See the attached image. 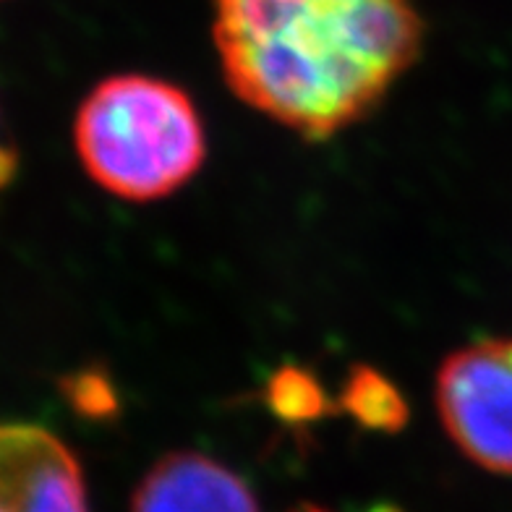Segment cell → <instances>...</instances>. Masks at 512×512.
Instances as JSON below:
<instances>
[{"mask_svg": "<svg viewBox=\"0 0 512 512\" xmlns=\"http://www.w3.org/2000/svg\"><path fill=\"white\" fill-rule=\"evenodd\" d=\"M296 512H324V510H319V507H304V510H296Z\"/></svg>", "mask_w": 512, "mask_h": 512, "instance_id": "cell-9", "label": "cell"}, {"mask_svg": "<svg viewBox=\"0 0 512 512\" xmlns=\"http://www.w3.org/2000/svg\"><path fill=\"white\" fill-rule=\"evenodd\" d=\"M74 142L89 178L128 202H152L196 176L207 155L202 118L181 87L110 76L81 102Z\"/></svg>", "mask_w": 512, "mask_h": 512, "instance_id": "cell-2", "label": "cell"}, {"mask_svg": "<svg viewBox=\"0 0 512 512\" xmlns=\"http://www.w3.org/2000/svg\"><path fill=\"white\" fill-rule=\"evenodd\" d=\"M270 403L288 421H309L324 411L319 384L298 369H283L270 382Z\"/></svg>", "mask_w": 512, "mask_h": 512, "instance_id": "cell-7", "label": "cell"}, {"mask_svg": "<svg viewBox=\"0 0 512 512\" xmlns=\"http://www.w3.org/2000/svg\"><path fill=\"white\" fill-rule=\"evenodd\" d=\"M343 403L364 426L371 429H398L405 424V403L400 392L377 371L358 366L343 390Z\"/></svg>", "mask_w": 512, "mask_h": 512, "instance_id": "cell-6", "label": "cell"}, {"mask_svg": "<svg viewBox=\"0 0 512 512\" xmlns=\"http://www.w3.org/2000/svg\"><path fill=\"white\" fill-rule=\"evenodd\" d=\"M14 168H16L14 155H11L8 149H0V186L11 181V176H14Z\"/></svg>", "mask_w": 512, "mask_h": 512, "instance_id": "cell-8", "label": "cell"}, {"mask_svg": "<svg viewBox=\"0 0 512 512\" xmlns=\"http://www.w3.org/2000/svg\"><path fill=\"white\" fill-rule=\"evenodd\" d=\"M437 411L473 463L512 473V340L489 337L447 356L437 374Z\"/></svg>", "mask_w": 512, "mask_h": 512, "instance_id": "cell-3", "label": "cell"}, {"mask_svg": "<svg viewBox=\"0 0 512 512\" xmlns=\"http://www.w3.org/2000/svg\"><path fill=\"white\" fill-rule=\"evenodd\" d=\"M0 512H89L76 455L34 424H0Z\"/></svg>", "mask_w": 512, "mask_h": 512, "instance_id": "cell-4", "label": "cell"}, {"mask_svg": "<svg viewBox=\"0 0 512 512\" xmlns=\"http://www.w3.org/2000/svg\"><path fill=\"white\" fill-rule=\"evenodd\" d=\"M131 512H259L249 484L202 452H170L136 486Z\"/></svg>", "mask_w": 512, "mask_h": 512, "instance_id": "cell-5", "label": "cell"}, {"mask_svg": "<svg viewBox=\"0 0 512 512\" xmlns=\"http://www.w3.org/2000/svg\"><path fill=\"white\" fill-rule=\"evenodd\" d=\"M212 37L246 105L327 139L377 108L424 27L413 0H215Z\"/></svg>", "mask_w": 512, "mask_h": 512, "instance_id": "cell-1", "label": "cell"}]
</instances>
